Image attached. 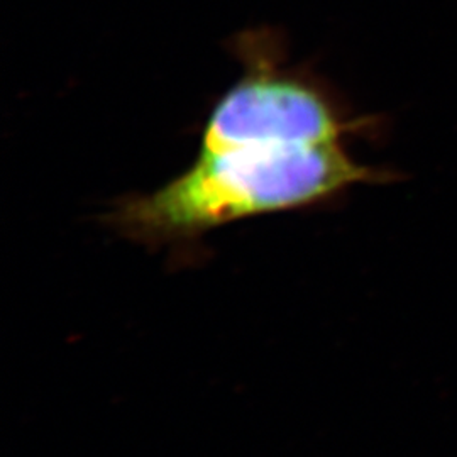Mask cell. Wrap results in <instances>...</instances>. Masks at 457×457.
<instances>
[{
	"label": "cell",
	"mask_w": 457,
	"mask_h": 457,
	"mask_svg": "<svg viewBox=\"0 0 457 457\" xmlns=\"http://www.w3.org/2000/svg\"><path fill=\"white\" fill-rule=\"evenodd\" d=\"M232 48L245 71L215 104L195 162L153 194L119 200L109 213L124 237L190 245L241 219L313 207L354 185L400 179L353 158L345 137L370 120L290 65L273 34H241Z\"/></svg>",
	"instance_id": "cell-1"
}]
</instances>
